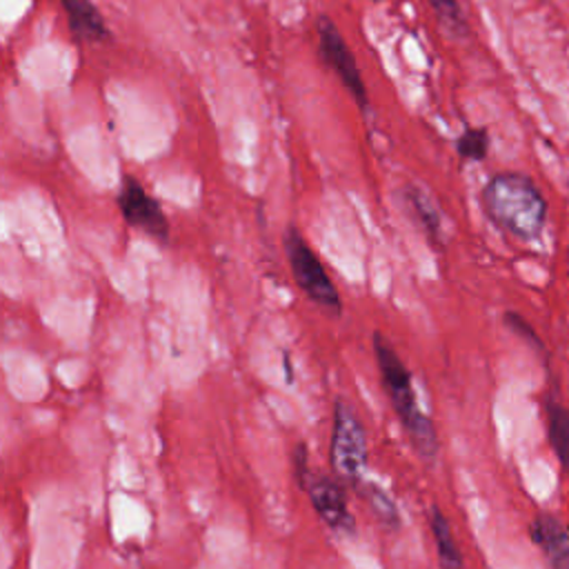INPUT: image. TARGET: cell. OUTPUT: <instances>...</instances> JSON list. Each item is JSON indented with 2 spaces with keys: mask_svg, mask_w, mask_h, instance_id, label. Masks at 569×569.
<instances>
[{
  "mask_svg": "<svg viewBox=\"0 0 569 569\" xmlns=\"http://www.w3.org/2000/svg\"><path fill=\"white\" fill-rule=\"evenodd\" d=\"M356 489L385 527H391V529L400 527V511H398L393 498L385 489H380L376 482H367V480H362Z\"/></svg>",
  "mask_w": 569,
  "mask_h": 569,
  "instance_id": "4fadbf2b",
  "label": "cell"
},
{
  "mask_svg": "<svg viewBox=\"0 0 569 569\" xmlns=\"http://www.w3.org/2000/svg\"><path fill=\"white\" fill-rule=\"evenodd\" d=\"M545 418H547V438L551 445V451L562 467L565 473H569V407L556 400H549L545 405Z\"/></svg>",
  "mask_w": 569,
  "mask_h": 569,
  "instance_id": "7c38bea8",
  "label": "cell"
},
{
  "mask_svg": "<svg viewBox=\"0 0 569 569\" xmlns=\"http://www.w3.org/2000/svg\"><path fill=\"white\" fill-rule=\"evenodd\" d=\"M316 33H318V53H320L322 62L336 73V78L349 91L353 102L362 111H367L369 109V93H367L360 67L356 62V56L349 49L347 40L342 38L340 29L333 24V20L329 16H318L316 18Z\"/></svg>",
  "mask_w": 569,
  "mask_h": 569,
  "instance_id": "5b68a950",
  "label": "cell"
},
{
  "mask_svg": "<svg viewBox=\"0 0 569 569\" xmlns=\"http://www.w3.org/2000/svg\"><path fill=\"white\" fill-rule=\"evenodd\" d=\"M531 540L549 569H569V529L553 513L540 511L531 522Z\"/></svg>",
  "mask_w": 569,
  "mask_h": 569,
  "instance_id": "ba28073f",
  "label": "cell"
},
{
  "mask_svg": "<svg viewBox=\"0 0 569 569\" xmlns=\"http://www.w3.org/2000/svg\"><path fill=\"white\" fill-rule=\"evenodd\" d=\"M402 198H405L407 207L411 209L413 220L425 231L427 240L433 247H442V216H440V209L436 207V202L431 200V196L425 189H420L418 184L409 182L402 187Z\"/></svg>",
  "mask_w": 569,
  "mask_h": 569,
  "instance_id": "30bf717a",
  "label": "cell"
},
{
  "mask_svg": "<svg viewBox=\"0 0 569 569\" xmlns=\"http://www.w3.org/2000/svg\"><path fill=\"white\" fill-rule=\"evenodd\" d=\"M116 202H118L122 220L129 227L142 231L144 236L153 238L156 242L167 244L169 220L162 211V204L133 176H122Z\"/></svg>",
  "mask_w": 569,
  "mask_h": 569,
  "instance_id": "8992f818",
  "label": "cell"
},
{
  "mask_svg": "<svg viewBox=\"0 0 569 569\" xmlns=\"http://www.w3.org/2000/svg\"><path fill=\"white\" fill-rule=\"evenodd\" d=\"M480 204L487 218L516 240L533 242L545 231L547 200L527 173H493L480 191Z\"/></svg>",
  "mask_w": 569,
  "mask_h": 569,
  "instance_id": "6da1fadb",
  "label": "cell"
},
{
  "mask_svg": "<svg viewBox=\"0 0 569 569\" xmlns=\"http://www.w3.org/2000/svg\"><path fill=\"white\" fill-rule=\"evenodd\" d=\"M293 467H296V478H298V485L300 489H305L309 476H311V469H309V456H307V447L302 442H298L296 451H293Z\"/></svg>",
  "mask_w": 569,
  "mask_h": 569,
  "instance_id": "e0dca14e",
  "label": "cell"
},
{
  "mask_svg": "<svg viewBox=\"0 0 569 569\" xmlns=\"http://www.w3.org/2000/svg\"><path fill=\"white\" fill-rule=\"evenodd\" d=\"M505 325H507V329H509L511 333H516L520 340H525L533 351H538L540 356L545 353V342L538 338L536 329H533L520 313L507 311V313H505Z\"/></svg>",
  "mask_w": 569,
  "mask_h": 569,
  "instance_id": "2e32d148",
  "label": "cell"
},
{
  "mask_svg": "<svg viewBox=\"0 0 569 569\" xmlns=\"http://www.w3.org/2000/svg\"><path fill=\"white\" fill-rule=\"evenodd\" d=\"M305 491L316 509V513L322 518V522L340 533H353V513L347 502V493L342 485L325 473H311Z\"/></svg>",
  "mask_w": 569,
  "mask_h": 569,
  "instance_id": "52a82bcc",
  "label": "cell"
},
{
  "mask_svg": "<svg viewBox=\"0 0 569 569\" xmlns=\"http://www.w3.org/2000/svg\"><path fill=\"white\" fill-rule=\"evenodd\" d=\"M429 7L436 11L438 20L442 22V27L447 31H451L453 36H465L467 33V22L462 16V9L458 4V0H427Z\"/></svg>",
  "mask_w": 569,
  "mask_h": 569,
  "instance_id": "9a60e30c",
  "label": "cell"
},
{
  "mask_svg": "<svg viewBox=\"0 0 569 569\" xmlns=\"http://www.w3.org/2000/svg\"><path fill=\"white\" fill-rule=\"evenodd\" d=\"M60 2L67 13L69 31L76 40L98 44L109 38V27L100 9L93 4V0H60Z\"/></svg>",
  "mask_w": 569,
  "mask_h": 569,
  "instance_id": "9c48e42d",
  "label": "cell"
},
{
  "mask_svg": "<svg viewBox=\"0 0 569 569\" xmlns=\"http://www.w3.org/2000/svg\"><path fill=\"white\" fill-rule=\"evenodd\" d=\"M373 356L378 362L382 389H385L402 429L407 431L411 447L425 460L436 458V453L440 449L436 427H433L431 418L418 405V396H416L413 380H411L407 365L400 360L393 345L382 333H373Z\"/></svg>",
  "mask_w": 569,
  "mask_h": 569,
  "instance_id": "7a4b0ae2",
  "label": "cell"
},
{
  "mask_svg": "<svg viewBox=\"0 0 569 569\" xmlns=\"http://www.w3.org/2000/svg\"><path fill=\"white\" fill-rule=\"evenodd\" d=\"M487 151H489V131L485 127H467L456 138V153L462 160L480 162L487 158Z\"/></svg>",
  "mask_w": 569,
  "mask_h": 569,
  "instance_id": "5bb4252c",
  "label": "cell"
},
{
  "mask_svg": "<svg viewBox=\"0 0 569 569\" xmlns=\"http://www.w3.org/2000/svg\"><path fill=\"white\" fill-rule=\"evenodd\" d=\"M331 467L333 473L358 487L365 478L367 462H369V447H367V431L356 413V409L345 400L336 398L333 402V425H331Z\"/></svg>",
  "mask_w": 569,
  "mask_h": 569,
  "instance_id": "3957f363",
  "label": "cell"
},
{
  "mask_svg": "<svg viewBox=\"0 0 569 569\" xmlns=\"http://www.w3.org/2000/svg\"><path fill=\"white\" fill-rule=\"evenodd\" d=\"M282 247L291 267V276L298 284V289L318 307L327 309L333 316H340L342 311V298L329 278L325 264L316 256V251L309 247L305 236L296 229L289 227L282 236Z\"/></svg>",
  "mask_w": 569,
  "mask_h": 569,
  "instance_id": "277c9868",
  "label": "cell"
},
{
  "mask_svg": "<svg viewBox=\"0 0 569 569\" xmlns=\"http://www.w3.org/2000/svg\"><path fill=\"white\" fill-rule=\"evenodd\" d=\"M429 529L436 542V553H438V565L440 569H465V560L460 553V547L453 538L451 525L447 520V516L440 511L438 505L429 507Z\"/></svg>",
  "mask_w": 569,
  "mask_h": 569,
  "instance_id": "8fae6325",
  "label": "cell"
}]
</instances>
